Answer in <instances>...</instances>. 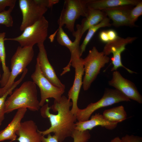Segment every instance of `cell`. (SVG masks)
<instances>
[{
  "label": "cell",
  "instance_id": "1",
  "mask_svg": "<svg viewBox=\"0 0 142 142\" xmlns=\"http://www.w3.org/2000/svg\"><path fill=\"white\" fill-rule=\"evenodd\" d=\"M72 105L70 100L62 95L59 101L54 100L51 107L48 103L42 106L41 116L49 119L50 126L44 131L39 130V132L44 136L53 133L61 142L71 137L77 120L76 115L72 113L70 109Z\"/></svg>",
  "mask_w": 142,
  "mask_h": 142
},
{
  "label": "cell",
  "instance_id": "2",
  "mask_svg": "<svg viewBox=\"0 0 142 142\" xmlns=\"http://www.w3.org/2000/svg\"><path fill=\"white\" fill-rule=\"evenodd\" d=\"M40 107L36 85L33 81H28L23 83L7 98L5 111V113H8L16 110L26 108L35 111H38Z\"/></svg>",
  "mask_w": 142,
  "mask_h": 142
},
{
  "label": "cell",
  "instance_id": "3",
  "mask_svg": "<svg viewBox=\"0 0 142 142\" xmlns=\"http://www.w3.org/2000/svg\"><path fill=\"white\" fill-rule=\"evenodd\" d=\"M109 60L108 56L102 51L99 52L95 47L89 50L87 55L83 59L85 72L82 84L84 90L89 88L101 68L109 62Z\"/></svg>",
  "mask_w": 142,
  "mask_h": 142
},
{
  "label": "cell",
  "instance_id": "4",
  "mask_svg": "<svg viewBox=\"0 0 142 142\" xmlns=\"http://www.w3.org/2000/svg\"><path fill=\"white\" fill-rule=\"evenodd\" d=\"M71 55L70 61L68 65L63 68V70L61 75H63L69 72L71 66L75 68V75L73 84L68 92V98L72 100V103L71 111L73 114L76 115L79 109L78 106V101L83 84L82 77L84 71L83 59L80 56L79 49H77Z\"/></svg>",
  "mask_w": 142,
  "mask_h": 142
},
{
  "label": "cell",
  "instance_id": "5",
  "mask_svg": "<svg viewBox=\"0 0 142 142\" xmlns=\"http://www.w3.org/2000/svg\"><path fill=\"white\" fill-rule=\"evenodd\" d=\"M49 23L43 16L32 25L26 28L19 36L5 40L18 42L22 47L33 46L36 44L44 43L48 34Z\"/></svg>",
  "mask_w": 142,
  "mask_h": 142
},
{
  "label": "cell",
  "instance_id": "6",
  "mask_svg": "<svg viewBox=\"0 0 142 142\" xmlns=\"http://www.w3.org/2000/svg\"><path fill=\"white\" fill-rule=\"evenodd\" d=\"M90 0H66L64 7L58 20L59 27H65L69 31H74L76 20L80 17H85L87 14V4Z\"/></svg>",
  "mask_w": 142,
  "mask_h": 142
},
{
  "label": "cell",
  "instance_id": "7",
  "mask_svg": "<svg viewBox=\"0 0 142 142\" xmlns=\"http://www.w3.org/2000/svg\"><path fill=\"white\" fill-rule=\"evenodd\" d=\"M130 100L120 91L116 89L106 88L102 97L95 103H92L83 109H79L76 116L78 121H83L89 119L93 113L99 109Z\"/></svg>",
  "mask_w": 142,
  "mask_h": 142
},
{
  "label": "cell",
  "instance_id": "8",
  "mask_svg": "<svg viewBox=\"0 0 142 142\" xmlns=\"http://www.w3.org/2000/svg\"><path fill=\"white\" fill-rule=\"evenodd\" d=\"M34 55L33 46L18 47L11 59V71L8 80L6 85L1 88L2 95L11 88L17 77L26 68Z\"/></svg>",
  "mask_w": 142,
  "mask_h": 142
},
{
  "label": "cell",
  "instance_id": "9",
  "mask_svg": "<svg viewBox=\"0 0 142 142\" xmlns=\"http://www.w3.org/2000/svg\"><path fill=\"white\" fill-rule=\"evenodd\" d=\"M33 82L39 88L40 100V106L44 104L46 100L49 98H53L58 101L65 92L64 89L58 88L51 83L42 73L38 60L37 59L35 70L31 75Z\"/></svg>",
  "mask_w": 142,
  "mask_h": 142
},
{
  "label": "cell",
  "instance_id": "10",
  "mask_svg": "<svg viewBox=\"0 0 142 142\" xmlns=\"http://www.w3.org/2000/svg\"><path fill=\"white\" fill-rule=\"evenodd\" d=\"M19 4L22 17L20 27L21 31L40 20L48 10L41 0H19Z\"/></svg>",
  "mask_w": 142,
  "mask_h": 142
},
{
  "label": "cell",
  "instance_id": "11",
  "mask_svg": "<svg viewBox=\"0 0 142 142\" xmlns=\"http://www.w3.org/2000/svg\"><path fill=\"white\" fill-rule=\"evenodd\" d=\"M110 86L114 87L126 97L140 104L142 103V96L135 84L124 78L118 71H114L111 79L108 82Z\"/></svg>",
  "mask_w": 142,
  "mask_h": 142
},
{
  "label": "cell",
  "instance_id": "12",
  "mask_svg": "<svg viewBox=\"0 0 142 142\" xmlns=\"http://www.w3.org/2000/svg\"><path fill=\"white\" fill-rule=\"evenodd\" d=\"M103 11L88 7L86 16L82 20L80 24L76 26V30L72 33L75 37L74 41L79 44L83 35L91 27L99 23L107 17Z\"/></svg>",
  "mask_w": 142,
  "mask_h": 142
},
{
  "label": "cell",
  "instance_id": "13",
  "mask_svg": "<svg viewBox=\"0 0 142 142\" xmlns=\"http://www.w3.org/2000/svg\"><path fill=\"white\" fill-rule=\"evenodd\" d=\"M37 45L39 53L37 59L38 61L42 73L53 84L65 89V85L58 78L54 68L49 61L44 43H39Z\"/></svg>",
  "mask_w": 142,
  "mask_h": 142
},
{
  "label": "cell",
  "instance_id": "14",
  "mask_svg": "<svg viewBox=\"0 0 142 142\" xmlns=\"http://www.w3.org/2000/svg\"><path fill=\"white\" fill-rule=\"evenodd\" d=\"M126 45V42L123 39L118 38L106 44L104 47L102 52L105 55L108 56L111 53L113 54L111 60L113 66L111 69V71L117 70L119 68L122 67L131 74L135 73L125 67L122 63L121 54L125 50V46Z\"/></svg>",
  "mask_w": 142,
  "mask_h": 142
},
{
  "label": "cell",
  "instance_id": "15",
  "mask_svg": "<svg viewBox=\"0 0 142 142\" xmlns=\"http://www.w3.org/2000/svg\"><path fill=\"white\" fill-rule=\"evenodd\" d=\"M134 7L120 6L102 11L104 12L107 17L112 21V25L116 27L123 26L132 27L130 22V14L131 9Z\"/></svg>",
  "mask_w": 142,
  "mask_h": 142
},
{
  "label": "cell",
  "instance_id": "16",
  "mask_svg": "<svg viewBox=\"0 0 142 142\" xmlns=\"http://www.w3.org/2000/svg\"><path fill=\"white\" fill-rule=\"evenodd\" d=\"M16 133L18 136L17 140L19 142H42V135L35 123L32 120L21 122Z\"/></svg>",
  "mask_w": 142,
  "mask_h": 142
},
{
  "label": "cell",
  "instance_id": "17",
  "mask_svg": "<svg viewBox=\"0 0 142 142\" xmlns=\"http://www.w3.org/2000/svg\"><path fill=\"white\" fill-rule=\"evenodd\" d=\"M118 124L109 121L102 114L98 113L92 115L90 119L83 121H77L75 129L82 131L90 130L96 126H101L107 129L112 130L116 127Z\"/></svg>",
  "mask_w": 142,
  "mask_h": 142
},
{
  "label": "cell",
  "instance_id": "18",
  "mask_svg": "<svg viewBox=\"0 0 142 142\" xmlns=\"http://www.w3.org/2000/svg\"><path fill=\"white\" fill-rule=\"evenodd\" d=\"M27 110L26 108L17 110L13 119L6 127L0 131V142L6 140L14 141L17 139L16 132Z\"/></svg>",
  "mask_w": 142,
  "mask_h": 142
},
{
  "label": "cell",
  "instance_id": "19",
  "mask_svg": "<svg viewBox=\"0 0 142 142\" xmlns=\"http://www.w3.org/2000/svg\"><path fill=\"white\" fill-rule=\"evenodd\" d=\"M140 0H90L87 7L102 11L117 7L135 6Z\"/></svg>",
  "mask_w": 142,
  "mask_h": 142
},
{
  "label": "cell",
  "instance_id": "20",
  "mask_svg": "<svg viewBox=\"0 0 142 142\" xmlns=\"http://www.w3.org/2000/svg\"><path fill=\"white\" fill-rule=\"evenodd\" d=\"M102 115L109 121L117 123L125 120L127 116L124 108L122 105L105 110Z\"/></svg>",
  "mask_w": 142,
  "mask_h": 142
},
{
  "label": "cell",
  "instance_id": "21",
  "mask_svg": "<svg viewBox=\"0 0 142 142\" xmlns=\"http://www.w3.org/2000/svg\"><path fill=\"white\" fill-rule=\"evenodd\" d=\"M6 34L5 32L0 33V58L3 71L0 83L2 87H4L7 84L11 72L6 62V53L4 42Z\"/></svg>",
  "mask_w": 142,
  "mask_h": 142
},
{
  "label": "cell",
  "instance_id": "22",
  "mask_svg": "<svg viewBox=\"0 0 142 142\" xmlns=\"http://www.w3.org/2000/svg\"><path fill=\"white\" fill-rule=\"evenodd\" d=\"M112 26L109 19L107 17L105 18L98 24L90 27L82 43L79 47L80 55L81 57L85 52L86 47L96 32L100 28L110 27Z\"/></svg>",
  "mask_w": 142,
  "mask_h": 142
},
{
  "label": "cell",
  "instance_id": "23",
  "mask_svg": "<svg viewBox=\"0 0 142 142\" xmlns=\"http://www.w3.org/2000/svg\"><path fill=\"white\" fill-rule=\"evenodd\" d=\"M57 40L60 44L64 46L69 50L71 54L76 49L79 48V44L72 42L64 31L62 27H59L56 31Z\"/></svg>",
  "mask_w": 142,
  "mask_h": 142
},
{
  "label": "cell",
  "instance_id": "24",
  "mask_svg": "<svg viewBox=\"0 0 142 142\" xmlns=\"http://www.w3.org/2000/svg\"><path fill=\"white\" fill-rule=\"evenodd\" d=\"M25 76L24 74H22L20 78L14 82L11 88L4 95L0 97V126L5 118V104L7 96L12 93L13 89L22 82Z\"/></svg>",
  "mask_w": 142,
  "mask_h": 142
},
{
  "label": "cell",
  "instance_id": "25",
  "mask_svg": "<svg viewBox=\"0 0 142 142\" xmlns=\"http://www.w3.org/2000/svg\"><path fill=\"white\" fill-rule=\"evenodd\" d=\"M142 14V1H140L131 9L130 14V21L132 27L136 26L135 23Z\"/></svg>",
  "mask_w": 142,
  "mask_h": 142
},
{
  "label": "cell",
  "instance_id": "26",
  "mask_svg": "<svg viewBox=\"0 0 142 142\" xmlns=\"http://www.w3.org/2000/svg\"><path fill=\"white\" fill-rule=\"evenodd\" d=\"M71 137L73 142H87L91 138L89 130L80 131L74 130L72 132Z\"/></svg>",
  "mask_w": 142,
  "mask_h": 142
},
{
  "label": "cell",
  "instance_id": "27",
  "mask_svg": "<svg viewBox=\"0 0 142 142\" xmlns=\"http://www.w3.org/2000/svg\"><path fill=\"white\" fill-rule=\"evenodd\" d=\"M13 9L9 8L7 10L0 13V24L8 27L12 26L13 21L11 13Z\"/></svg>",
  "mask_w": 142,
  "mask_h": 142
},
{
  "label": "cell",
  "instance_id": "28",
  "mask_svg": "<svg viewBox=\"0 0 142 142\" xmlns=\"http://www.w3.org/2000/svg\"><path fill=\"white\" fill-rule=\"evenodd\" d=\"M121 140V142H142L141 137L132 134H126Z\"/></svg>",
  "mask_w": 142,
  "mask_h": 142
},
{
  "label": "cell",
  "instance_id": "29",
  "mask_svg": "<svg viewBox=\"0 0 142 142\" xmlns=\"http://www.w3.org/2000/svg\"><path fill=\"white\" fill-rule=\"evenodd\" d=\"M16 2V0H0V13L5 10L7 6L14 8Z\"/></svg>",
  "mask_w": 142,
  "mask_h": 142
},
{
  "label": "cell",
  "instance_id": "30",
  "mask_svg": "<svg viewBox=\"0 0 142 142\" xmlns=\"http://www.w3.org/2000/svg\"><path fill=\"white\" fill-rule=\"evenodd\" d=\"M47 137L46 138L42 135L41 136L42 142H63L59 141L57 137L54 135H52L51 134H48Z\"/></svg>",
  "mask_w": 142,
  "mask_h": 142
},
{
  "label": "cell",
  "instance_id": "31",
  "mask_svg": "<svg viewBox=\"0 0 142 142\" xmlns=\"http://www.w3.org/2000/svg\"><path fill=\"white\" fill-rule=\"evenodd\" d=\"M99 38L101 41L106 44L109 42L107 30L101 31L99 34Z\"/></svg>",
  "mask_w": 142,
  "mask_h": 142
},
{
  "label": "cell",
  "instance_id": "32",
  "mask_svg": "<svg viewBox=\"0 0 142 142\" xmlns=\"http://www.w3.org/2000/svg\"><path fill=\"white\" fill-rule=\"evenodd\" d=\"M107 31L109 41V42L115 40L119 37L117 32L115 30L111 29L107 30Z\"/></svg>",
  "mask_w": 142,
  "mask_h": 142
},
{
  "label": "cell",
  "instance_id": "33",
  "mask_svg": "<svg viewBox=\"0 0 142 142\" xmlns=\"http://www.w3.org/2000/svg\"><path fill=\"white\" fill-rule=\"evenodd\" d=\"M110 142H121V138L119 136L116 137L111 139Z\"/></svg>",
  "mask_w": 142,
  "mask_h": 142
},
{
  "label": "cell",
  "instance_id": "34",
  "mask_svg": "<svg viewBox=\"0 0 142 142\" xmlns=\"http://www.w3.org/2000/svg\"><path fill=\"white\" fill-rule=\"evenodd\" d=\"M2 96V92H1V88H0V97Z\"/></svg>",
  "mask_w": 142,
  "mask_h": 142
},
{
  "label": "cell",
  "instance_id": "35",
  "mask_svg": "<svg viewBox=\"0 0 142 142\" xmlns=\"http://www.w3.org/2000/svg\"><path fill=\"white\" fill-rule=\"evenodd\" d=\"M1 75L0 72V84L1 83Z\"/></svg>",
  "mask_w": 142,
  "mask_h": 142
},
{
  "label": "cell",
  "instance_id": "36",
  "mask_svg": "<svg viewBox=\"0 0 142 142\" xmlns=\"http://www.w3.org/2000/svg\"><path fill=\"white\" fill-rule=\"evenodd\" d=\"M1 63V59H0V63Z\"/></svg>",
  "mask_w": 142,
  "mask_h": 142
}]
</instances>
